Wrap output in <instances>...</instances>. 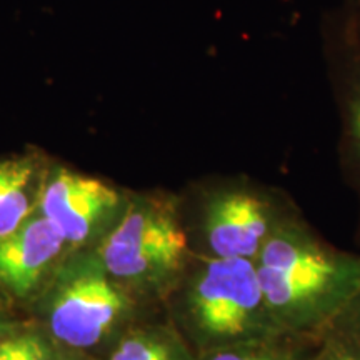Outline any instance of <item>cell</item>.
Instances as JSON below:
<instances>
[{
  "label": "cell",
  "mask_w": 360,
  "mask_h": 360,
  "mask_svg": "<svg viewBox=\"0 0 360 360\" xmlns=\"http://www.w3.org/2000/svg\"><path fill=\"white\" fill-rule=\"evenodd\" d=\"M305 360H360V352L344 340L323 334L319 337L317 344Z\"/></svg>",
  "instance_id": "4fadbf2b"
},
{
  "label": "cell",
  "mask_w": 360,
  "mask_h": 360,
  "mask_svg": "<svg viewBox=\"0 0 360 360\" xmlns=\"http://www.w3.org/2000/svg\"><path fill=\"white\" fill-rule=\"evenodd\" d=\"M8 335H12V326L7 322V317L0 310V344L7 339Z\"/></svg>",
  "instance_id": "2e32d148"
},
{
  "label": "cell",
  "mask_w": 360,
  "mask_h": 360,
  "mask_svg": "<svg viewBox=\"0 0 360 360\" xmlns=\"http://www.w3.org/2000/svg\"><path fill=\"white\" fill-rule=\"evenodd\" d=\"M47 169L39 154L0 159V237L19 229L37 212Z\"/></svg>",
  "instance_id": "9c48e42d"
},
{
  "label": "cell",
  "mask_w": 360,
  "mask_h": 360,
  "mask_svg": "<svg viewBox=\"0 0 360 360\" xmlns=\"http://www.w3.org/2000/svg\"><path fill=\"white\" fill-rule=\"evenodd\" d=\"M254 264L283 335L319 339L360 287V254L326 240L304 212L274 232Z\"/></svg>",
  "instance_id": "6da1fadb"
},
{
  "label": "cell",
  "mask_w": 360,
  "mask_h": 360,
  "mask_svg": "<svg viewBox=\"0 0 360 360\" xmlns=\"http://www.w3.org/2000/svg\"><path fill=\"white\" fill-rule=\"evenodd\" d=\"M0 360H24L22 334H12L0 344Z\"/></svg>",
  "instance_id": "9a60e30c"
},
{
  "label": "cell",
  "mask_w": 360,
  "mask_h": 360,
  "mask_svg": "<svg viewBox=\"0 0 360 360\" xmlns=\"http://www.w3.org/2000/svg\"><path fill=\"white\" fill-rule=\"evenodd\" d=\"M24 360H64L58 350L52 345V337L39 332H22Z\"/></svg>",
  "instance_id": "5bb4252c"
},
{
  "label": "cell",
  "mask_w": 360,
  "mask_h": 360,
  "mask_svg": "<svg viewBox=\"0 0 360 360\" xmlns=\"http://www.w3.org/2000/svg\"><path fill=\"white\" fill-rule=\"evenodd\" d=\"M130 197L98 179L49 165L37 212L62 232L70 250L89 249L119 224Z\"/></svg>",
  "instance_id": "52a82bcc"
},
{
  "label": "cell",
  "mask_w": 360,
  "mask_h": 360,
  "mask_svg": "<svg viewBox=\"0 0 360 360\" xmlns=\"http://www.w3.org/2000/svg\"><path fill=\"white\" fill-rule=\"evenodd\" d=\"M109 360H199V355L167 319L135 322L117 339Z\"/></svg>",
  "instance_id": "30bf717a"
},
{
  "label": "cell",
  "mask_w": 360,
  "mask_h": 360,
  "mask_svg": "<svg viewBox=\"0 0 360 360\" xmlns=\"http://www.w3.org/2000/svg\"><path fill=\"white\" fill-rule=\"evenodd\" d=\"M164 305L197 355L283 335L270 317L249 259L193 254Z\"/></svg>",
  "instance_id": "7a4b0ae2"
},
{
  "label": "cell",
  "mask_w": 360,
  "mask_h": 360,
  "mask_svg": "<svg viewBox=\"0 0 360 360\" xmlns=\"http://www.w3.org/2000/svg\"><path fill=\"white\" fill-rule=\"evenodd\" d=\"M352 4H354V8H355V15H357L359 27H360V0H352Z\"/></svg>",
  "instance_id": "e0dca14e"
},
{
  "label": "cell",
  "mask_w": 360,
  "mask_h": 360,
  "mask_svg": "<svg viewBox=\"0 0 360 360\" xmlns=\"http://www.w3.org/2000/svg\"><path fill=\"white\" fill-rule=\"evenodd\" d=\"M107 272L146 304H164L193 257L179 195L132 193L124 217L96 245Z\"/></svg>",
  "instance_id": "277c9868"
},
{
  "label": "cell",
  "mask_w": 360,
  "mask_h": 360,
  "mask_svg": "<svg viewBox=\"0 0 360 360\" xmlns=\"http://www.w3.org/2000/svg\"><path fill=\"white\" fill-rule=\"evenodd\" d=\"M42 294L49 335L77 350L120 337L139 322L141 307L147 305L107 272L96 247L69 250Z\"/></svg>",
  "instance_id": "5b68a950"
},
{
  "label": "cell",
  "mask_w": 360,
  "mask_h": 360,
  "mask_svg": "<svg viewBox=\"0 0 360 360\" xmlns=\"http://www.w3.org/2000/svg\"><path fill=\"white\" fill-rule=\"evenodd\" d=\"M323 334L334 335L360 352V287Z\"/></svg>",
  "instance_id": "7c38bea8"
},
{
  "label": "cell",
  "mask_w": 360,
  "mask_h": 360,
  "mask_svg": "<svg viewBox=\"0 0 360 360\" xmlns=\"http://www.w3.org/2000/svg\"><path fill=\"white\" fill-rule=\"evenodd\" d=\"M321 56L339 114V160L360 204V27L352 0L322 12Z\"/></svg>",
  "instance_id": "8992f818"
},
{
  "label": "cell",
  "mask_w": 360,
  "mask_h": 360,
  "mask_svg": "<svg viewBox=\"0 0 360 360\" xmlns=\"http://www.w3.org/2000/svg\"><path fill=\"white\" fill-rule=\"evenodd\" d=\"M64 360H69V359H67V357H64Z\"/></svg>",
  "instance_id": "ac0fdd59"
},
{
  "label": "cell",
  "mask_w": 360,
  "mask_h": 360,
  "mask_svg": "<svg viewBox=\"0 0 360 360\" xmlns=\"http://www.w3.org/2000/svg\"><path fill=\"white\" fill-rule=\"evenodd\" d=\"M179 204L193 254L224 259L254 260L281 225L302 212L282 187L244 174L197 184Z\"/></svg>",
  "instance_id": "3957f363"
},
{
  "label": "cell",
  "mask_w": 360,
  "mask_h": 360,
  "mask_svg": "<svg viewBox=\"0 0 360 360\" xmlns=\"http://www.w3.org/2000/svg\"><path fill=\"white\" fill-rule=\"evenodd\" d=\"M69 250L62 232L35 212L19 229L0 237V289L13 299H30Z\"/></svg>",
  "instance_id": "ba28073f"
},
{
  "label": "cell",
  "mask_w": 360,
  "mask_h": 360,
  "mask_svg": "<svg viewBox=\"0 0 360 360\" xmlns=\"http://www.w3.org/2000/svg\"><path fill=\"white\" fill-rule=\"evenodd\" d=\"M319 339L278 335L199 355V360H305Z\"/></svg>",
  "instance_id": "8fae6325"
}]
</instances>
